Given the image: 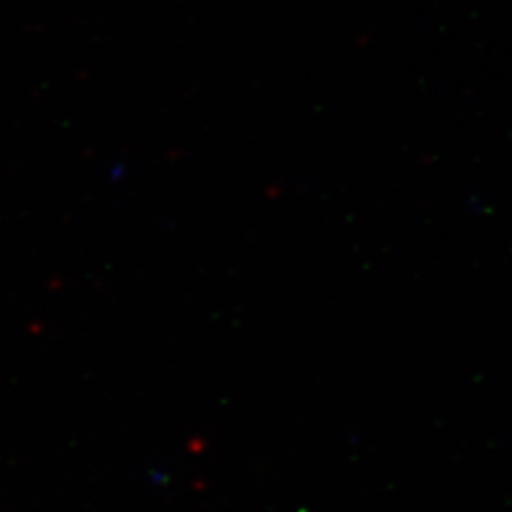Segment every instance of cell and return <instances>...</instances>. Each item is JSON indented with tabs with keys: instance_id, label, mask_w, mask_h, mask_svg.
I'll list each match as a JSON object with an SVG mask.
<instances>
[]
</instances>
